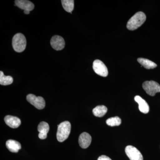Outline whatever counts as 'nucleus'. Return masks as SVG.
<instances>
[{
	"label": "nucleus",
	"mask_w": 160,
	"mask_h": 160,
	"mask_svg": "<svg viewBox=\"0 0 160 160\" xmlns=\"http://www.w3.org/2000/svg\"><path fill=\"white\" fill-rule=\"evenodd\" d=\"M134 100L138 104L139 109L143 113H148L149 111V107L148 103L145 100L139 96L135 97Z\"/></svg>",
	"instance_id": "obj_13"
},
{
	"label": "nucleus",
	"mask_w": 160,
	"mask_h": 160,
	"mask_svg": "<svg viewBox=\"0 0 160 160\" xmlns=\"http://www.w3.org/2000/svg\"><path fill=\"white\" fill-rule=\"evenodd\" d=\"M27 101L38 109H44L46 106L45 100L42 97H37L32 94H29L26 97Z\"/></svg>",
	"instance_id": "obj_5"
},
{
	"label": "nucleus",
	"mask_w": 160,
	"mask_h": 160,
	"mask_svg": "<svg viewBox=\"0 0 160 160\" xmlns=\"http://www.w3.org/2000/svg\"><path fill=\"white\" fill-rule=\"evenodd\" d=\"M12 46L17 52H21L24 51L26 46V40L25 36L21 33L15 35L12 38Z\"/></svg>",
	"instance_id": "obj_3"
},
{
	"label": "nucleus",
	"mask_w": 160,
	"mask_h": 160,
	"mask_svg": "<svg viewBox=\"0 0 160 160\" xmlns=\"http://www.w3.org/2000/svg\"><path fill=\"white\" fill-rule=\"evenodd\" d=\"M91 141V136L87 132H83L80 135L79 138V144L80 147L83 149L88 148L90 146Z\"/></svg>",
	"instance_id": "obj_9"
},
{
	"label": "nucleus",
	"mask_w": 160,
	"mask_h": 160,
	"mask_svg": "<svg viewBox=\"0 0 160 160\" xmlns=\"http://www.w3.org/2000/svg\"><path fill=\"white\" fill-rule=\"evenodd\" d=\"M24 13L26 14H29V13H30V11H27V10H25V11H24Z\"/></svg>",
	"instance_id": "obj_21"
},
{
	"label": "nucleus",
	"mask_w": 160,
	"mask_h": 160,
	"mask_svg": "<svg viewBox=\"0 0 160 160\" xmlns=\"http://www.w3.org/2000/svg\"><path fill=\"white\" fill-rule=\"evenodd\" d=\"M106 124L109 126H119L122 123V120L118 117L109 118L106 121Z\"/></svg>",
	"instance_id": "obj_19"
},
{
	"label": "nucleus",
	"mask_w": 160,
	"mask_h": 160,
	"mask_svg": "<svg viewBox=\"0 0 160 160\" xmlns=\"http://www.w3.org/2000/svg\"><path fill=\"white\" fill-rule=\"evenodd\" d=\"M146 16L142 12H138L134 14L128 21L127 28L130 30L137 29L145 22Z\"/></svg>",
	"instance_id": "obj_1"
},
{
	"label": "nucleus",
	"mask_w": 160,
	"mask_h": 160,
	"mask_svg": "<svg viewBox=\"0 0 160 160\" xmlns=\"http://www.w3.org/2000/svg\"><path fill=\"white\" fill-rule=\"evenodd\" d=\"M38 137L42 140L45 139L47 137V133L49 132V126L48 123L45 122L40 123L38 126Z\"/></svg>",
	"instance_id": "obj_11"
},
{
	"label": "nucleus",
	"mask_w": 160,
	"mask_h": 160,
	"mask_svg": "<svg viewBox=\"0 0 160 160\" xmlns=\"http://www.w3.org/2000/svg\"><path fill=\"white\" fill-rule=\"evenodd\" d=\"M61 2L64 9L72 14V12L74 9V1L73 0H62Z\"/></svg>",
	"instance_id": "obj_18"
},
{
	"label": "nucleus",
	"mask_w": 160,
	"mask_h": 160,
	"mask_svg": "<svg viewBox=\"0 0 160 160\" xmlns=\"http://www.w3.org/2000/svg\"><path fill=\"white\" fill-rule=\"evenodd\" d=\"M50 44L52 48L55 50L58 51L62 50L65 47V40L60 36H54L52 38Z\"/></svg>",
	"instance_id": "obj_8"
},
{
	"label": "nucleus",
	"mask_w": 160,
	"mask_h": 160,
	"mask_svg": "<svg viewBox=\"0 0 160 160\" xmlns=\"http://www.w3.org/2000/svg\"><path fill=\"white\" fill-rule=\"evenodd\" d=\"M92 67L95 72L99 75L103 77H106L108 76V69L104 63L100 60H95Z\"/></svg>",
	"instance_id": "obj_6"
},
{
	"label": "nucleus",
	"mask_w": 160,
	"mask_h": 160,
	"mask_svg": "<svg viewBox=\"0 0 160 160\" xmlns=\"http://www.w3.org/2000/svg\"><path fill=\"white\" fill-rule=\"evenodd\" d=\"M13 82V78L10 76H5L2 71H0V84L8 86Z\"/></svg>",
	"instance_id": "obj_17"
},
{
	"label": "nucleus",
	"mask_w": 160,
	"mask_h": 160,
	"mask_svg": "<svg viewBox=\"0 0 160 160\" xmlns=\"http://www.w3.org/2000/svg\"><path fill=\"white\" fill-rule=\"evenodd\" d=\"M98 160H112L108 157L106 156V155H102L100 156L98 158Z\"/></svg>",
	"instance_id": "obj_20"
},
{
	"label": "nucleus",
	"mask_w": 160,
	"mask_h": 160,
	"mask_svg": "<svg viewBox=\"0 0 160 160\" xmlns=\"http://www.w3.org/2000/svg\"><path fill=\"white\" fill-rule=\"evenodd\" d=\"M125 152L130 160H143L142 153L134 146H126L125 149Z\"/></svg>",
	"instance_id": "obj_7"
},
{
	"label": "nucleus",
	"mask_w": 160,
	"mask_h": 160,
	"mask_svg": "<svg viewBox=\"0 0 160 160\" xmlns=\"http://www.w3.org/2000/svg\"><path fill=\"white\" fill-rule=\"evenodd\" d=\"M6 146L9 151L12 152H18L22 148L21 144L13 140H8L6 142Z\"/></svg>",
	"instance_id": "obj_14"
},
{
	"label": "nucleus",
	"mask_w": 160,
	"mask_h": 160,
	"mask_svg": "<svg viewBox=\"0 0 160 160\" xmlns=\"http://www.w3.org/2000/svg\"><path fill=\"white\" fill-rule=\"evenodd\" d=\"M138 61L141 65L146 69H154L157 66L156 64L147 59L139 58L138 59Z\"/></svg>",
	"instance_id": "obj_15"
},
{
	"label": "nucleus",
	"mask_w": 160,
	"mask_h": 160,
	"mask_svg": "<svg viewBox=\"0 0 160 160\" xmlns=\"http://www.w3.org/2000/svg\"><path fill=\"white\" fill-rule=\"evenodd\" d=\"M108 111L107 107L105 106H98L92 110V113L97 117H102Z\"/></svg>",
	"instance_id": "obj_16"
},
{
	"label": "nucleus",
	"mask_w": 160,
	"mask_h": 160,
	"mask_svg": "<svg viewBox=\"0 0 160 160\" xmlns=\"http://www.w3.org/2000/svg\"><path fill=\"white\" fill-rule=\"evenodd\" d=\"M4 120L7 126L13 129L18 128L21 124V120L18 118L12 116H6Z\"/></svg>",
	"instance_id": "obj_12"
},
{
	"label": "nucleus",
	"mask_w": 160,
	"mask_h": 160,
	"mask_svg": "<svg viewBox=\"0 0 160 160\" xmlns=\"http://www.w3.org/2000/svg\"><path fill=\"white\" fill-rule=\"evenodd\" d=\"M15 6L24 11L27 10L30 12L34 8V4L28 0H16L15 1Z\"/></svg>",
	"instance_id": "obj_10"
},
{
	"label": "nucleus",
	"mask_w": 160,
	"mask_h": 160,
	"mask_svg": "<svg viewBox=\"0 0 160 160\" xmlns=\"http://www.w3.org/2000/svg\"><path fill=\"white\" fill-rule=\"evenodd\" d=\"M142 87L146 93L151 96H154L156 93L160 92V85L155 81L144 82L142 84Z\"/></svg>",
	"instance_id": "obj_4"
},
{
	"label": "nucleus",
	"mask_w": 160,
	"mask_h": 160,
	"mask_svg": "<svg viewBox=\"0 0 160 160\" xmlns=\"http://www.w3.org/2000/svg\"><path fill=\"white\" fill-rule=\"evenodd\" d=\"M58 126L57 138L58 142H62L69 137L71 131V124L68 121H65Z\"/></svg>",
	"instance_id": "obj_2"
}]
</instances>
